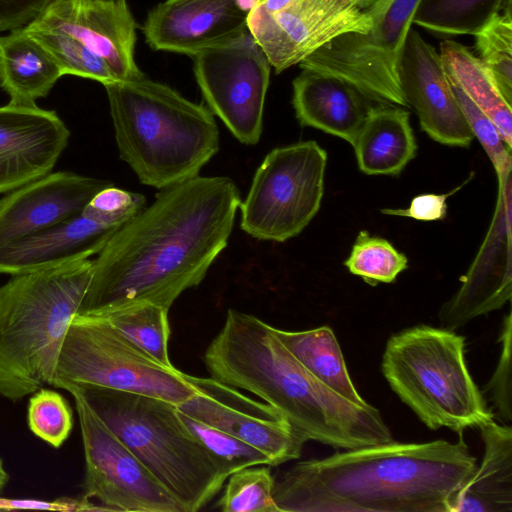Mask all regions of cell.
Returning a JSON list of instances; mask_svg holds the SVG:
<instances>
[{"instance_id": "6da1fadb", "label": "cell", "mask_w": 512, "mask_h": 512, "mask_svg": "<svg viewBox=\"0 0 512 512\" xmlns=\"http://www.w3.org/2000/svg\"><path fill=\"white\" fill-rule=\"evenodd\" d=\"M240 203L226 176L198 175L161 190L97 254L77 315L102 317L140 303L169 309L226 248Z\"/></svg>"}, {"instance_id": "7a4b0ae2", "label": "cell", "mask_w": 512, "mask_h": 512, "mask_svg": "<svg viewBox=\"0 0 512 512\" xmlns=\"http://www.w3.org/2000/svg\"><path fill=\"white\" fill-rule=\"evenodd\" d=\"M457 442L384 444L299 462L275 479L279 512H453L476 469Z\"/></svg>"}, {"instance_id": "3957f363", "label": "cell", "mask_w": 512, "mask_h": 512, "mask_svg": "<svg viewBox=\"0 0 512 512\" xmlns=\"http://www.w3.org/2000/svg\"><path fill=\"white\" fill-rule=\"evenodd\" d=\"M104 87L120 158L142 184L163 190L190 180L218 152L208 107L144 75Z\"/></svg>"}, {"instance_id": "277c9868", "label": "cell", "mask_w": 512, "mask_h": 512, "mask_svg": "<svg viewBox=\"0 0 512 512\" xmlns=\"http://www.w3.org/2000/svg\"><path fill=\"white\" fill-rule=\"evenodd\" d=\"M93 260L11 275L0 285V395L17 402L51 385L88 288Z\"/></svg>"}, {"instance_id": "5b68a950", "label": "cell", "mask_w": 512, "mask_h": 512, "mask_svg": "<svg viewBox=\"0 0 512 512\" xmlns=\"http://www.w3.org/2000/svg\"><path fill=\"white\" fill-rule=\"evenodd\" d=\"M76 389L106 426L170 493L181 512L204 508L229 473L179 418L175 404L93 385Z\"/></svg>"}, {"instance_id": "8992f818", "label": "cell", "mask_w": 512, "mask_h": 512, "mask_svg": "<svg viewBox=\"0 0 512 512\" xmlns=\"http://www.w3.org/2000/svg\"><path fill=\"white\" fill-rule=\"evenodd\" d=\"M390 388L430 429L459 435L494 420L465 360V338L418 325L392 335L382 357Z\"/></svg>"}, {"instance_id": "52a82bcc", "label": "cell", "mask_w": 512, "mask_h": 512, "mask_svg": "<svg viewBox=\"0 0 512 512\" xmlns=\"http://www.w3.org/2000/svg\"><path fill=\"white\" fill-rule=\"evenodd\" d=\"M135 27L126 0H53L24 30L64 75L105 85L144 75L134 59Z\"/></svg>"}, {"instance_id": "ba28073f", "label": "cell", "mask_w": 512, "mask_h": 512, "mask_svg": "<svg viewBox=\"0 0 512 512\" xmlns=\"http://www.w3.org/2000/svg\"><path fill=\"white\" fill-rule=\"evenodd\" d=\"M51 385H93L175 405L195 392L185 373L160 364L105 318L79 315L69 326Z\"/></svg>"}, {"instance_id": "9c48e42d", "label": "cell", "mask_w": 512, "mask_h": 512, "mask_svg": "<svg viewBox=\"0 0 512 512\" xmlns=\"http://www.w3.org/2000/svg\"><path fill=\"white\" fill-rule=\"evenodd\" d=\"M327 152L313 140L271 150L240 203V227L259 240L297 236L320 209Z\"/></svg>"}, {"instance_id": "30bf717a", "label": "cell", "mask_w": 512, "mask_h": 512, "mask_svg": "<svg viewBox=\"0 0 512 512\" xmlns=\"http://www.w3.org/2000/svg\"><path fill=\"white\" fill-rule=\"evenodd\" d=\"M420 0H378L364 10L370 29L342 34L304 59L301 69L339 78L375 103L409 107L400 84L407 35Z\"/></svg>"}, {"instance_id": "8fae6325", "label": "cell", "mask_w": 512, "mask_h": 512, "mask_svg": "<svg viewBox=\"0 0 512 512\" xmlns=\"http://www.w3.org/2000/svg\"><path fill=\"white\" fill-rule=\"evenodd\" d=\"M193 57L195 77L208 109L240 143H258L271 65L251 33Z\"/></svg>"}, {"instance_id": "7c38bea8", "label": "cell", "mask_w": 512, "mask_h": 512, "mask_svg": "<svg viewBox=\"0 0 512 512\" xmlns=\"http://www.w3.org/2000/svg\"><path fill=\"white\" fill-rule=\"evenodd\" d=\"M75 400L84 457V497L109 511L181 512L177 503L137 456L97 416L82 395Z\"/></svg>"}, {"instance_id": "4fadbf2b", "label": "cell", "mask_w": 512, "mask_h": 512, "mask_svg": "<svg viewBox=\"0 0 512 512\" xmlns=\"http://www.w3.org/2000/svg\"><path fill=\"white\" fill-rule=\"evenodd\" d=\"M371 24L356 0H293L278 12L253 8L248 16V31L277 73L342 34H365Z\"/></svg>"}, {"instance_id": "5bb4252c", "label": "cell", "mask_w": 512, "mask_h": 512, "mask_svg": "<svg viewBox=\"0 0 512 512\" xmlns=\"http://www.w3.org/2000/svg\"><path fill=\"white\" fill-rule=\"evenodd\" d=\"M185 377L195 392L176 405L180 412L256 447L271 466L300 458L306 441L279 410L212 377Z\"/></svg>"}, {"instance_id": "9a60e30c", "label": "cell", "mask_w": 512, "mask_h": 512, "mask_svg": "<svg viewBox=\"0 0 512 512\" xmlns=\"http://www.w3.org/2000/svg\"><path fill=\"white\" fill-rule=\"evenodd\" d=\"M256 0H166L153 8L143 30L154 50L195 56L248 31Z\"/></svg>"}, {"instance_id": "2e32d148", "label": "cell", "mask_w": 512, "mask_h": 512, "mask_svg": "<svg viewBox=\"0 0 512 512\" xmlns=\"http://www.w3.org/2000/svg\"><path fill=\"white\" fill-rule=\"evenodd\" d=\"M400 84L421 129L434 141L468 147L474 135L453 93L438 51L412 28L407 35Z\"/></svg>"}, {"instance_id": "e0dca14e", "label": "cell", "mask_w": 512, "mask_h": 512, "mask_svg": "<svg viewBox=\"0 0 512 512\" xmlns=\"http://www.w3.org/2000/svg\"><path fill=\"white\" fill-rule=\"evenodd\" d=\"M69 137L53 110L10 102L0 106V194L51 173Z\"/></svg>"}, {"instance_id": "ac0fdd59", "label": "cell", "mask_w": 512, "mask_h": 512, "mask_svg": "<svg viewBox=\"0 0 512 512\" xmlns=\"http://www.w3.org/2000/svg\"><path fill=\"white\" fill-rule=\"evenodd\" d=\"M108 180L59 171L11 191L0 200V245L80 215Z\"/></svg>"}, {"instance_id": "d6986e66", "label": "cell", "mask_w": 512, "mask_h": 512, "mask_svg": "<svg viewBox=\"0 0 512 512\" xmlns=\"http://www.w3.org/2000/svg\"><path fill=\"white\" fill-rule=\"evenodd\" d=\"M120 227L82 214L0 245V274H19L97 255Z\"/></svg>"}, {"instance_id": "ffe728a7", "label": "cell", "mask_w": 512, "mask_h": 512, "mask_svg": "<svg viewBox=\"0 0 512 512\" xmlns=\"http://www.w3.org/2000/svg\"><path fill=\"white\" fill-rule=\"evenodd\" d=\"M374 102L345 81L302 69L293 81L292 104L302 126L353 143Z\"/></svg>"}, {"instance_id": "44dd1931", "label": "cell", "mask_w": 512, "mask_h": 512, "mask_svg": "<svg viewBox=\"0 0 512 512\" xmlns=\"http://www.w3.org/2000/svg\"><path fill=\"white\" fill-rule=\"evenodd\" d=\"M351 145L362 173L398 176L417 153L410 113L397 105H372Z\"/></svg>"}, {"instance_id": "7402d4cb", "label": "cell", "mask_w": 512, "mask_h": 512, "mask_svg": "<svg viewBox=\"0 0 512 512\" xmlns=\"http://www.w3.org/2000/svg\"><path fill=\"white\" fill-rule=\"evenodd\" d=\"M478 429L484 455L458 492L453 512H511L512 428L492 420Z\"/></svg>"}, {"instance_id": "603a6c76", "label": "cell", "mask_w": 512, "mask_h": 512, "mask_svg": "<svg viewBox=\"0 0 512 512\" xmlns=\"http://www.w3.org/2000/svg\"><path fill=\"white\" fill-rule=\"evenodd\" d=\"M63 75L55 58L24 28L0 36V87L10 103L35 105Z\"/></svg>"}, {"instance_id": "cb8c5ba5", "label": "cell", "mask_w": 512, "mask_h": 512, "mask_svg": "<svg viewBox=\"0 0 512 512\" xmlns=\"http://www.w3.org/2000/svg\"><path fill=\"white\" fill-rule=\"evenodd\" d=\"M439 54L447 77L491 119L504 143L512 149V105L504 98L489 68L456 41H442Z\"/></svg>"}, {"instance_id": "d4e9b609", "label": "cell", "mask_w": 512, "mask_h": 512, "mask_svg": "<svg viewBox=\"0 0 512 512\" xmlns=\"http://www.w3.org/2000/svg\"><path fill=\"white\" fill-rule=\"evenodd\" d=\"M276 334L291 354L329 388L358 405H367L356 390L334 332L328 326Z\"/></svg>"}, {"instance_id": "484cf974", "label": "cell", "mask_w": 512, "mask_h": 512, "mask_svg": "<svg viewBox=\"0 0 512 512\" xmlns=\"http://www.w3.org/2000/svg\"><path fill=\"white\" fill-rule=\"evenodd\" d=\"M512 0H420L412 24L440 35H475Z\"/></svg>"}, {"instance_id": "4316f807", "label": "cell", "mask_w": 512, "mask_h": 512, "mask_svg": "<svg viewBox=\"0 0 512 512\" xmlns=\"http://www.w3.org/2000/svg\"><path fill=\"white\" fill-rule=\"evenodd\" d=\"M168 311L162 306L140 303L102 317L160 364L174 367L168 354Z\"/></svg>"}, {"instance_id": "83f0119b", "label": "cell", "mask_w": 512, "mask_h": 512, "mask_svg": "<svg viewBox=\"0 0 512 512\" xmlns=\"http://www.w3.org/2000/svg\"><path fill=\"white\" fill-rule=\"evenodd\" d=\"M344 265L350 273L375 286L394 282L407 268L408 259L388 240L361 230Z\"/></svg>"}, {"instance_id": "f1b7e54d", "label": "cell", "mask_w": 512, "mask_h": 512, "mask_svg": "<svg viewBox=\"0 0 512 512\" xmlns=\"http://www.w3.org/2000/svg\"><path fill=\"white\" fill-rule=\"evenodd\" d=\"M474 36L479 58L512 105V5L496 14Z\"/></svg>"}, {"instance_id": "f546056e", "label": "cell", "mask_w": 512, "mask_h": 512, "mask_svg": "<svg viewBox=\"0 0 512 512\" xmlns=\"http://www.w3.org/2000/svg\"><path fill=\"white\" fill-rule=\"evenodd\" d=\"M228 478L215 508L223 512H279L273 500L275 478L269 467H246Z\"/></svg>"}, {"instance_id": "4dcf8cb0", "label": "cell", "mask_w": 512, "mask_h": 512, "mask_svg": "<svg viewBox=\"0 0 512 512\" xmlns=\"http://www.w3.org/2000/svg\"><path fill=\"white\" fill-rule=\"evenodd\" d=\"M178 415L182 423L224 465L230 475L250 466H271L270 458L256 447L179 410Z\"/></svg>"}, {"instance_id": "1f68e13d", "label": "cell", "mask_w": 512, "mask_h": 512, "mask_svg": "<svg viewBox=\"0 0 512 512\" xmlns=\"http://www.w3.org/2000/svg\"><path fill=\"white\" fill-rule=\"evenodd\" d=\"M27 421L37 437L58 448L73 428V413L61 394L42 387L29 400Z\"/></svg>"}, {"instance_id": "d6a6232c", "label": "cell", "mask_w": 512, "mask_h": 512, "mask_svg": "<svg viewBox=\"0 0 512 512\" xmlns=\"http://www.w3.org/2000/svg\"><path fill=\"white\" fill-rule=\"evenodd\" d=\"M448 80L474 138L484 148L496 175L511 170V149L504 143L497 127L452 80Z\"/></svg>"}, {"instance_id": "836d02e7", "label": "cell", "mask_w": 512, "mask_h": 512, "mask_svg": "<svg viewBox=\"0 0 512 512\" xmlns=\"http://www.w3.org/2000/svg\"><path fill=\"white\" fill-rule=\"evenodd\" d=\"M145 203L142 194L111 185L97 192L81 214L100 224L121 227L136 216L145 207Z\"/></svg>"}, {"instance_id": "e575fe53", "label": "cell", "mask_w": 512, "mask_h": 512, "mask_svg": "<svg viewBox=\"0 0 512 512\" xmlns=\"http://www.w3.org/2000/svg\"><path fill=\"white\" fill-rule=\"evenodd\" d=\"M512 317L509 312L505 317L501 329L500 339L501 353L496 369L485 386V393L489 395L496 411L494 417L502 422L512 420L511 400V338H512Z\"/></svg>"}, {"instance_id": "d590c367", "label": "cell", "mask_w": 512, "mask_h": 512, "mask_svg": "<svg viewBox=\"0 0 512 512\" xmlns=\"http://www.w3.org/2000/svg\"><path fill=\"white\" fill-rule=\"evenodd\" d=\"M471 176L466 181L445 194H421L414 197L410 203V206L406 209H392L385 208L381 209V213L391 216H402L413 218L419 221H437L443 220L447 215V199L449 196L456 193L462 186H464Z\"/></svg>"}, {"instance_id": "8d00e7d4", "label": "cell", "mask_w": 512, "mask_h": 512, "mask_svg": "<svg viewBox=\"0 0 512 512\" xmlns=\"http://www.w3.org/2000/svg\"><path fill=\"white\" fill-rule=\"evenodd\" d=\"M53 0H0V32L26 27Z\"/></svg>"}, {"instance_id": "74e56055", "label": "cell", "mask_w": 512, "mask_h": 512, "mask_svg": "<svg viewBox=\"0 0 512 512\" xmlns=\"http://www.w3.org/2000/svg\"><path fill=\"white\" fill-rule=\"evenodd\" d=\"M38 509L53 511H109L105 506H96L89 499L62 498L55 501L20 500L0 498V510Z\"/></svg>"}, {"instance_id": "f35d334b", "label": "cell", "mask_w": 512, "mask_h": 512, "mask_svg": "<svg viewBox=\"0 0 512 512\" xmlns=\"http://www.w3.org/2000/svg\"><path fill=\"white\" fill-rule=\"evenodd\" d=\"M9 481V474L4 468L3 460L0 458V493L4 490Z\"/></svg>"}, {"instance_id": "ab89813d", "label": "cell", "mask_w": 512, "mask_h": 512, "mask_svg": "<svg viewBox=\"0 0 512 512\" xmlns=\"http://www.w3.org/2000/svg\"><path fill=\"white\" fill-rule=\"evenodd\" d=\"M359 7L362 9V10H366L367 8H369L370 6H372L375 2H377L378 0H356Z\"/></svg>"}, {"instance_id": "60d3db41", "label": "cell", "mask_w": 512, "mask_h": 512, "mask_svg": "<svg viewBox=\"0 0 512 512\" xmlns=\"http://www.w3.org/2000/svg\"><path fill=\"white\" fill-rule=\"evenodd\" d=\"M260 1H262V0H256L257 3H259Z\"/></svg>"}]
</instances>
